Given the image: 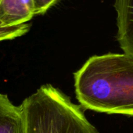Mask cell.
<instances>
[{"label":"cell","instance_id":"6da1fadb","mask_svg":"<svg viewBox=\"0 0 133 133\" xmlns=\"http://www.w3.org/2000/svg\"><path fill=\"white\" fill-rule=\"evenodd\" d=\"M75 88L85 110L133 117V58L113 52L91 56L75 73Z\"/></svg>","mask_w":133,"mask_h":133},{"label":"cell","instance_id":"7a4b0ae2","mask_svg":"<svg viewBox=\"0 0 133 133\" xmlns=\"http://www.w3.org/2000/svg\"><path fill=\"white\" fill-rule=\"evenodd\" d=\"M24 133H99L85 110L52 85H44L21 105Z\"/></svg>","mask_w":133,"mask_h":133},{"label":"cell","instance_id":"3957f363","mask_svg":"<svg viewBox=\"0 0 133 133\" xmlns=\"http://www.w3.org/2000/svg\"><path fill=\"white\" fill-rule=\"evenodd\" d=\"M117 40L127 56L133 58V0H115Z\"/></svg>","mask_w":133,"mask_h":133},{"label":"cell","instance_id":"277c9868","mask_svg":"<svg viewBox=\"0 0 133 133\" xmlns=\"http://www.w3.org/2000/svg\"><path fill=\"white\" fill-rule=\"evenodd\" d=\"M34 16L33 0H0V24L3 27L28 24Z\"/></svg>","mask_w":133,"mask_h":133},{"label":"cell","instance_id":"5b68a950","mask_svg":"<svg viewBox=\"0 0 133 133\" xmlns=\"http://www.w3.org/2000/svg\"><path fill=\"white\" fill-rule=\"evenodd\" d=\"M21 106L14 105L6 95L0 93V133H24Z\"/></svg>","mask_w":133,"mask_h":133},{"label":"cell","instance_id":"8992f818","mask_svg":"<svg viewBox=\"0 0 133 133\" xmlns=\"http://www.w3.org/2000/svg\"><path fill=\"white\" fill-rule=\"evenodd\" d=\"M31 28L30 24H24L14 27H3L0 24V42L12 40L27 34Z\"/></svg>","mask_w":133,"mask_h":133},{"label":"cell","instance_id":"52a82bcc","mask_svg":"<svg viewBox=\"0 0 133 133\" xmlns=\"http://www.w3.org/2000/svg\"><path fill=\"white\" fill-rule=\"evenodd\" d=\"M59 1V0H33L35 15H42L45 14Z\"/></svg>","mask_w":133,"mask_h":133}]
</instances>
